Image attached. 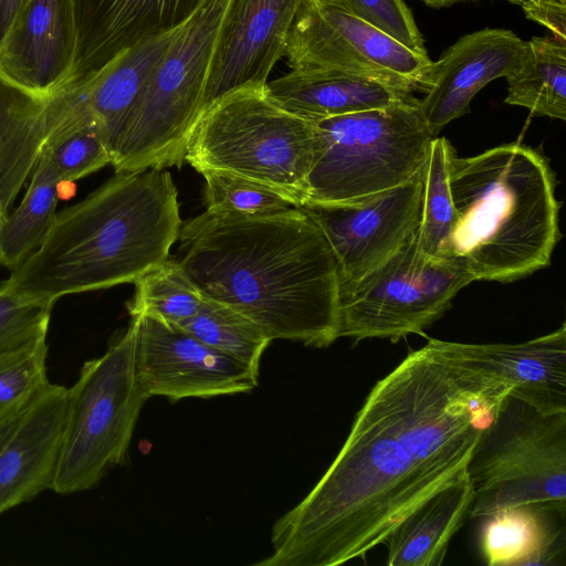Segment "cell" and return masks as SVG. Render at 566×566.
I'll use <instances>...</instances> for the list:
<instances>
[{
	"mask_svg": "<svg viewBox=\"0 0 566 566\" xmlns=\"http://www.w3.org/2000/svg\"><path fill=\"white\" fill-rule=\"evenodd\" d=\"M511 385L428 338L373 387L338 454L273 525L260 566H334L384 544L396 525L467 470Z\"/></svg>",
	"mask_w": 566,
	"mask_h": 566,
	"instance_id": "obj_1",
	"label": "cell"
},
{
	"mask_svg": "<svg viewBox=\"0 0 566 566\" xmlns=\"http://www.w3.org/2000/svg\"><path fill=\"white\" fill-rule=\"evenodd\" d=\"M179 263L202 296L273 339L327 347L338 338L339 276L332 249L300 208L265 216L206 210L182 222Z\"/></svg>",
	"mask_w": 566,
	"mask_h": 566,
	"instance_id": "obj_2",
	"label": "cell"
},
{
	"mask_svg": "<svg viewBox=\"0 0 566 566\" xmlns=\"http://www.w3.org/2000/svg\"><path fill=\"white\" fill-rule=\"evenodd\" d=\"M181 226L170 172H116L56 212L41 244L6 283L20 296L53 302L134 283L169 259Z\"/></svg>",
	"mask_w": 566,
	"mask_h": 566,
	"instance_id": "obj_3",
	"label": "cell"
},
{
	"mask_svg": "<svg viewBox=\"0 0 566 566\" xmlns=\"http://www.w3.org/2000/svg\"><path fill=\"white\" fill-rule=\"evenodd\" d=\"M457 221L449 259L473 281L507 283L551 264L560 238L556 180L546 157L518 143L452 158Z\"/></svg>",
	"mask_w": 566,
	"mask_h": 566,
	"instance_id": "obj_4",
	"label": "cell"
},
{
	"mask_svg": "<svg viewBox=\"0 0 566 566\" xmlns=\"http://www.w3.org/2000/svg\"><path fill=\"white\" fill-rule=\"evenodd\" d=\"M321 147L313 120L283 107L266 84L244 85L205 109L185 161L199 174L210 170L261 185L301 207Z\"/></svg>",
	"mask_w": 566,
	"mask_h": 566,
	"instance_id": "obj_5",
	"label": "cell"
},
{
	"mask_svg": "<svg viewBox=\"0 0 566 566\" xmlns=\"http://www.w3.org/2000/svg\"><path fill=\"white\" fill-rule=\"evenodd\" d=\"M232 0H207L181 28L130 111L112 166L116 172L181 167L205 111V91Z\"/></svg>",
	"mask_w": 566,
	"mask_h": 566,
	"instance_id": "obj_6",
	"label": "cell"
},
{
	"mask_svg": "<svg viewBox=\"0 0 566 566\" xmlns=\"http://www.w3.org/2000/svg\"><path fill=\"white\" fill-rule=\"evenodd\" d=\"M313 122L322 147L306 202L352 203L407 182L422 170L436 137L416 97Z\"/></svg>",
	"mask_w": 566,
	"mask_h": 566,
	"instance_id": "obj_7",
	"label": "cell"
},
{
	"mask_svg": "<svg viewBox=\"0 0 566 566\" xmlns=\"http://www.w3.org/2000/svg\"><path fill=\"white\" fill-rule=\"evenodd\" d=\"M136 325L86 360L69 388L66 420L52 491L67 495L97 485L127 461L140 410L149 398L135 366Z\"/></svg>",
	"mask_w": 566,
	"mask_h": 566,
	"instance_id": "obj_8",
	"label": "cell"
},
{
	"mask_svg": "<svg viewBox=\"0 0 566 566\" xmlns=\"http://www.w3.org/2000/svg\"><path fill=\"white\" fill-rule=\"evenodd\" d=\"M469 518L534 505L566 512V412L545 415L507 395L467 465Z\"/></svg>",
	"mask_w": 566,
	"mask_h": 566,
	"instance_id": "obj_9",
	"label": "cell"
},
{
	"mask_svg": "<svg viewBox=\"0 0 566 566\" xmlns=\"http://www.w3.org/2000/svg\"><path fill=\"white\" fill-rule=\"evenodd\" d=\"M471 282V275L457 261L427 258L416 230L375 270L339 287L338 338L397 342L421 334Z\"/></svg>",
	"mask_w": 566,
	"mask_h": 566,
	"instance_id": "obj_10",
	"label": "cell"
},
{
	"mask_svg": "<svg viewBox=\"0 0 566 566\" xmlns=\"http://www.w3.org/2000/svg\"><path fill=\"white\" fill-rule=\"evenodd\" d=\"M297 73H344L418 91L432 63L333 0H305L284 51Z\"/></svg>",
	"mask_w": 566,
	"mask_h": 566,
	"instance_id": "obj_11",
	"label": "cell"
},
{
	"mask_svg": "<svg viewBox=\"0 0 566 566\" xmlns=\"http://www.w3.org/2000/svg\"><path fill=\"white\" fill-rule=\"evenodd\" d=\"M421 195L422 170L402 185L356 202H306L297 208L326 238L343 287L375 270L417 230Z\"/></svg>",
	"mask_w": 566,
	"mask_h": 566,
	"instance_id": "obj_12",
	"label": "cell"
},
{
	"mask_svg": "<svg viewBox=\"0 0 566 566\" xmlns=\"http://www.w3.org/2000/svg\"><path fill=\"white\" fill-rule=\"evenodd\" d=\"M132 319L136 375L149 398L163 396L175 402L250 392L258 386L259 375L181 327L147 315Z\"/></svg>",
	"mask_w": 566,
	"mask_h": 566,
	"instance_id": "obj_13",
	"label": "cell"
},
{
	"mask_svg": "<svg viewBox=\"0 0 566 566\" xmlns=\"http://www.w3.org/2000/svg\"><path fill=\"white\" fill-rule=\"evenodd\" d=\"M76 45L67 85L96 77L126 51L187 23L207 0H72Z\"/></svg>",
	"mask_w": 566,
	"mask_h": 566,
	"instance_id": "obj_14",
	"label": "cell"
},
{
	"mask_svg": "<svg viewBox=\"0 0 566 566\" xmlns=\"http://www.w3.org/2000/svg\"><path fill=\"white\" fill-rule=\"evenodd\" d=\"M75 45L72 0H27L0 44V83L50 97L69 83Z\"/></svg>",
	"mask_w": 566,
	"mask_h": 566,
	"instance_id": "obj_15",
	"label": "cell"
},
{
	"mask_svg": "<svg viewBox=\"0 0 566 566\" xmlns=\"http://www.w3.org/2000/svg\"><path fill=\"white\" fill-rule=\"evenodd\" d=\"M304 1L232 0L207 80L205 109L232 90L269 82Z\"/></svg>",
	"mask_w": 566,
	"mask_h": 566,
	"instance_id": "obj_16",
	"label": "cell"
},
{
	"mask_svg": "<svg viewBox=\"0 0 566 566\" xmlns=\"http://www.w3.org/2000/svg\"><path fill=\"white\" fill-rule=\"evenodd\" d=\"M526 41L505 29H482L460 38L428 67L419 91L421 115L433 136L470 111L474 95L520 64Z\"/></svg>",
	"mask_w": 566,
	"mask_h": 566,
	"instance_id": "obj_17",
	"label": "cell"
},
{
	"mask_svg": "<svg viewBox=\"0 0 566 566\" xmlns=\"http://www.w3.org/2000/svg\"><path fill=\"white\" fill-rule=\"evenodd\" d=\"M69 388L49 382L0 447V515L52 490L67 411Z\"/></svg>",
	"mask_w": 566,
	"mask_h": 566,
	"instance_id": "obj_18",
	"label": "cell"
},
{
	"mask_svg": "<svg viewBox=\"0 0 566 566\" xmlns=\"http://www.w3.org/2000/svg\"><path fill=\"white\" fill-rule=\"evenodd\" d=\"M71 115L67 87L35 99L0 83V205L8 214L44 147L67 129Z\"/></svg>",
	"mask_w": 566,
	"mask_h": 566,
	"instance_id": "obj_19",
	"label": "cell"
},
{
	"mask_svg": "<svg viewBox=\"0 0 566 566\" xmlns=\"http://www.w3.org/2000/svg\"><path fill=\"white\" fill-rule=\"evenodd\" d=\"M465 356L502 376L510 395L545 415L566 412V325L516 344L454 342Z\"/></svg>",
	"mask_w": 566,
	"mask_h": 566,
	"instance_id": "obj_20",
	"label": "cell"
},
{
	"mask_svg": "<svg viewBox=\"0 0 566 566\" xmlns=\"http://www.w3.org/2000/svg\"><path fill=\"white\" fill-rule=\"evenodd\" d=\"M283 107L310 120L408 102L412 92L367 77L332 72L289 73L266 83Z\"/></svg>",
	"mask_w": 566,
	"mask_h": 566,
	"instance_id": "obj_21",
	"label": "cell"
},
{
	"mask_svg": "<svg viewBox=\"0 0 566 566\" xmlns=\"http://www.w3.org/2000/svg\"><path fill=\"white\" fill-rule=\"evenodd\" d=\"M473 489L467 470L405 516L387 536L388 566L441 565L448 545L469 517Z\"/></svg>",
	"mask_w": 566,
	"mask_h": 566,
	"instance_id": "obj_22",
	"label": "cell"
},
{
	"mask_svg": "<svg viewBox=\"0 0 566 566\" xmlns=\"http://www.w3.org/2000/svg\"><path fill=\"white\" fill-rule=\"evenodd\" d=\"M184 25L138 43L96 77L82 83L112 161L130 111Z\"/></svg>",
	"mask_w": 566,
	"mask_h": 566,
	"instance_id": "obj_23",
	"label": "cell"
},
{
	"mask_svg": "<svg viewBox=\"0 0 566 566\" xmlns=\"http://www.w3.org/2000/svg\"><path fill=\"white\" fill-rule=\"evenodd\" d=\"M566 512L521 505L494 513L484 524L481 551L489 566L564 565Z\"/></svg>",
	"mask_w": 566,
	"mask_h": 566,
	"instance_id": "obj_24",
	"label": "cell"
},
{
	"mask_svg": "<svg viewBox=\"0 0 566 566\" xmlns=\"http://www.w3.org/2000/svg\"><path fill=\"white\" fill-rule=\"evenodd\" d=\"M506 80V104L566 119V41L555 36L526 41L518 66Z\"/></svg>",
	"mask_w": 566,
	"mask_h": 566,
	"instance_id": "obj_25",
	"label": "cell"
},
{
	"mask_svg": "<svg viewBox=\"0 0 566 566\" xmlns=\"http://www.w3.org/2000/svg\"><path fill=\"white\" fill-rule=\"evenodd\" d=\"M59 176L42 151L19 207L0 226V265L11 271L33 253L56 214Z\"/></svg>",
	"mask_w": 566,
	"mask_h": 566,
	"instance_id": "obj_26",
	"label": "cell"
},
{
	"mask_svg": "<svg viewBox=\"0 0 566 566\" xmlns=\"http://www.w3.org/2000/svg\"><path fill=\"white\" fill-rule=\"evenodd\" d=\"M455 150L446 137H433L422 168V195L418 242L430 259H449V243L457 213L450 188V169Z\"/></svg>",
	"mask_w": 566,
	"mask_h": 566,
	"instance_id": "obj_27",
	"label": "cell"
},
{
	"mask_svg": "<svg viewBox=\"0 0 566 566\" xmlns=\"http://www.w3.org/2000/svg\"><path fill=\"white\" fill-rule=\"evenodd\" d=\"M176 326L240 361L256 375L262 355L272 342L254 322L230 306L205 296L197 313Z\"/></svg>",
	"mask_w": 566,
	"mask_h": 566,
	"instance_id": "obj_28",
	"label": "cell"
},
{
	"mask_svg": "<svg viewBox=\"0 0 566 566\" xmlns=\"http://www.w3.org/2000/svg\"><path fill=\"white\" fill-rule=\"evenodd\" d=\"M134 284V297L128 304L130 317L147 315L170 325L191 318L203 297L176 259L170 258Z\"/></svg>",
	"mask_w": 566,
	"mask_h": 566,
	"instance_id": "obj_29",
	"label": "cell"
},
{
	"mask_svg": "<svg viewBox=\"0 0 566 566\" xmlns=\"http://www.w3.org/2000/svg\"><path fill=\"white\" fill-rule=\"evenodd\" d=\"M48 343H38L0 355V427L18 418L50 382Z\"/></svg>",
	"mask_w": 566,
	"mask_h": 566,
	"instance_id": "obj_30",
	"label": "cell"
},
{
	"mask_svg": "<svg viewBox=\"0 0 566 566\" xmlns=\"http://www.w3.org/2000/svg\"><path fill=\"white\" fill-rule=\"evenodd\" d=\"M200 174L207 210L253 217L295 208L282 195L249 180L210 170Z\"/></svg>",
	"mask_w": 566,
	"mask_h": 566,
	"instance_id": "obj_31",
	"label": "cell"
},
{
	"mask_svg": "<svg viewBox=\"0 0 566 566\" xmlns=\"http://www.w3.org/2000/svg\"><path fill=\"white\" fill-rule=\"evenodd\" d=\"M43 153L61 181H75L112 164L95 118L57 136Z\"/></svg>",
	"mask_w": 566,
	"mask_h": 566,
	"instance_id": "obj_32",
	"label": "cell"
},
{
	"mask_svg": "<svg viewBox=\"0 0 566 566\" xmlns=\"http://www.w3.org/2000/svg\"><path fill=\"white\" fill-rule=\"evenodd\" d=\"M53 301L20 296L0 284V355L46 339Z\"/></svg>",
	"mask_w": 566,
	"mask_h": 566,
	"instance_id": "obj_33",
	"label": "cell"
},
{
	"mask_svg": "<svg viewBox=\"0 0 566 566\" xmlns=\"http://www.w3.org/2000/svg\"><path fill=\"white\" fill-rule=\"evenodd\" d=\"M407 48L428 54L415 18L403 0H333Z\"/></svg>",
	"mask_w": 566,
	"mask_h": 566,
	"instance_id": "obj_34",
	"label": "cell"
},
{
	"mask_svg": "<svg viewBox=\"0 0 566 566\" xmlns=\"http://www.w3.org/2000/svg\"><path fill=\"white\" fill-rule=\"evenodd\" d=\"M521 6L528 19L548 28L555 38L566 41V0H537Z\"/></svg>",
	"mask_w": 566,
	"mask_h": 566,
	"instance_id": "obj_35",
	"label": "cell"
},
{
	"mask_svg": "<svg viewBox=\"0 0 566 566\" xmlns=\"http://www.w3.org/2000/svg\"><path fill=\"white\" fill-rule=\"evenodd\" d=\"M27 0H0V44Z\"/></svg>",
	"mask_w": 566,
	"mask_h": 566,
	"instance_id": "obj_36",
	"label": "cell"
},
{
	"mask_svg": "<svg viewBox=\"0 0 566 566\" xmlns=\"http://www.w3.org/2000/svg\"><path fill=\"white\" fill-rule=\"evenodd\" d=\"M19 417L0 427V447L3 444V442L7 440V438L10 436V433L14 429Z\"/></svg>",
	"mask_w": 566,
	"mask_h": 566,
	"instance_id": "obj_37",
	"label": "cell"
},
{
	"mask_svg": "<svg viewBox=\"0 0 566 566\" xmlns=\"http://www.w3.org/2000/svg\"><path fill=\"white\" fill-rule=\"evenodd\" d=\"M427 6L432 8L449 7L463 0H422Z\"/></svg>",
	"mask_w": 566,
	"mask_h": 566,
	"instance_id": "obj_38",
	"label": "cell"
},
{
	"mask_svg": "<svg viewBox=\"0 0 566 566\" xmlns=\"http://www.w3.org/2000/svg\"><path fill=\"white\" fill-rule=\"evenodd\" d=\"M8 213L3 210V208L0 205V226L6 220Z\"/></svg>",
	"mask_w": 566,
	"mask_h": 566,
	"instance_id": "obj_39",
	"label": "cell"
},
{
	"mask_svg": "<svg viewBox=\"0 0 566 566\" xmlns=\"http://www.w3.org/2000/svg\"><path fill=\"white\" fill-rule=\"evenodd\" d=\"M510 2L516 3V4H523L528 2H536L537 0H507Z\"/></svg>",
	"mask_w": 566,
	"mask_h": 566,
	"instance_id": "obj_40",
	"label": "cell"
}]
</instances>
